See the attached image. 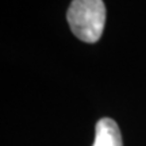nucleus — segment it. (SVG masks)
<instances>
[{
  "instance_id": "2",
  "label": "nucleus",
  "mask_w": 146,
  "mask_h": 146,
  "mask_svg": "<svg viewBox=\"0 0 146 146\" xmlns=\"http://www.w3.org/2000/svg\"><path fill=\"white\" fill-rule=\"evenodd\" d=\"M92 146H123L118 123L111 118H102L95 127V141Z\"/></svg>"
},
{
  "instance_id": "1",
  "label": "nucleus",
  "mask_w": 146,
  "mask_h": 146,
  "mask_svg": "<svg viewBox=\"0 0 146 146\" xmlns=\"http://www.w3.org/2000/svg\"><path fill=\"white\" fill-rule=\"evenodd\" d=\"M68 23L73 34L87 43L99 41L106 23L103 0H73L68 10Z\"/></svg>"
}]
</instances>
